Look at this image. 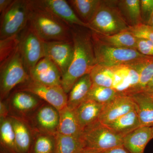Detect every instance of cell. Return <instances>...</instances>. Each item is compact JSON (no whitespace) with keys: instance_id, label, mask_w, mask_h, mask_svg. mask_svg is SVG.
Instances as JSON below:
<instances>
[{"instance_id":"17","label":"cell","mask_w":153,"mask_h":153,"mask_svg":"<svg viewBox=\"0 0 153 153\" xmlns=\"http://www.w3.org/2000/svg\"><path fill=\"white\" fill-rule=\"evenodd\" d=\"M152 139V128L141 126L124 137L123 146L130 153H144Z\"/></svg>"},{"instance_id":"19","label":"cell","mask_w":153,"mask_h":153,"mask_svg":"<svg viewBox=\"0 0 153 153\" xmlns=\"http://www.w3.org/2000/svg\"><path fill=\"white\" fill-rule=\"evenodd\" d=\"M103 106V105L93 100L86 99L74 110L82 131L86 128L98 121Z\"/></svg>"},{"instance_id":"5","label":"cell","mask_w":153,"mask_h":153,"mask_svg":"<svg viewBox=\"0 0 153 153\" xmlns=\"http://www.w3.org/2000/svg\"><path fill=\"white\" fill-rule=\"evenodd\" d=\"M29 1L14 0L1 14L0 40L19 35L27 27L29 20Z\"/></svg>"},{"instance_id":"28","label":"cell","mask_w":153,"mask_h":153,"mask_svg":"<svg viewBox=\"0 0 153 153\" xmlns=\"http://www.w3.org/2000/svg\"><path fill=\"white\" fill-rule=\"evenodd\" d=\"M1 147L10 153H19L16 144L15 131L10 116L0 118Z\"/></svg>"},{"instance_id":"16","label":"cell","mask_w":153,"mask_h":153,"mask_svg":"<svg viewBox=\"0 0 153 153\" xmlns=\"http://www.w3.org/2000/svg\"><path fill=\"white\" fill-rule=\"evenodd\" d=\"M134 110V104L131 97L120 95L104 105L99 121L106 124Z\"/></svg>"},{"instance_id":"6","label":"cell","mask_w":153,"mask_h":153,"mask_svg":"<svg viewBox=\"0 0 153 153\" xmlns=\"http://www.w3.org/2000/svg\"><path fill=\"white\" fill-rule=\"evenodd\" d=\"M124 137L98 121L84 129L80 139L85 149L100 152L123 146Z\"/></svg>"},{"instance_id":"7","label":"cell","mask_w":153,"mask_h":153,"mask_svg":"<svg viewBox=\"0 0 153 153\" xmlns=\"http://www.w3.org/2000/svg\"><path fill=\"white\" fill-rule=\"evenodd\" d=\"M91 36L97 64L108 67L128 65L145 56L136 49L112 47Z\"/></svg>"},{"instance_id":"9","label":"cell","mask_w":153,"mask_h":153,"mask_svg":"<svg viewBox=\"0 0 153 153\" xmlns=\"http://www.w3.org/2000/svg\"><path fill=\"white\" fill-rule=\"evenodd\" d=\"M14 90L33 94L54 106L59 111L67 105L68 95L61 85H44L35 82L30 78L28 81L19 85Z\"/></svg>"},{"instance_id":"23","label":"cell","mask_w":153,"mask_h":153,"mask_svg":"<svg viewBox=\"0 0 153 153\" xmlns=\"http://www.w3.org/2000/svg\"><path fill=\"white\" fill-rule=\"evenodd\" d=\"M91 32L96 38L106 45L117 48L136 49L137 38L128 30L111 36H103Z\"/></svg>"},{"instance_id":"10","label":"cell","mask_w":153,"mask_h":153,"mask_svg":"<svg viewBox=\"0 0 153 153\" xmlns=\"http://www.w3.org/2000/svg\"><path fill=\"white\" fill-rule=\"evenodd\" d=\"M9 116L27 121L39 107L45 102L33 94L14 90L7 99Z\"/></svg>"},{"instance_id":"8","label":"cell","mask_w":153,"mask_h":153,"mask_svg":"<svg viewBox=\"0 0 153 153\" xmlns=\"http://www.w3.org/2000/svg\"><path fill=\"white\" fill-rule=\"evenodd\" d=\"M19 49L29 74L31 69L45 57L44 41L37 36L28 24L21 33Z\"/></svg>"},{"instance_id":"38","label":"cell","mask_w":153,"mask_h":153,"mask_svg":"<svg viewBox=\"0 0 153 153\" xmlns=\"http://www.w3.org/2000/svg\"><path fill=\"white\" fill-rule=\"evenodd\" d=\"M98 153H130L123 146H118L105 150L98 152Z\"/></svg>"},{"instance_id":"35","label":"cell","mask_w":153,"mask_h":153,"mask_svg":"<svg viewBox=\"0 0 153 153\" xmlns=\"http://www.w3.org/2000/svg\"><path fill=\"white\" fill-rule=\"evenodd\" d=\"M140 7L142 23L148 25L153 13V0H140Z\"/></svg>"},{"instance_id":"29","label":"cell","mask_w":153,"mask_h":153,"mask_svg":"<svg viewBox=\"0 0 153 153\" xmlns=\"http://www.w3.org/2000/svg\"><path fill=\"white\" fill-rule=\"evenodd\" d=\"M33 143L30 153H55V135L34 131Z\"/></svg>"},{"instance_id":"18","label":"cell","mask_w":153,"mask_h":153,"mask_svg":"<svg viewBox=\"0 0 153 153\" xmlns=\"http://www.w3.org/2000/svg\"><path fill=\"white\" fill-rule=\"evenodd\" d=\"M141 126L153 127V99L146 91L131 96Z\"/></svg>"},{"instance_id":"32","label":"cell","mask_w":153,"mask_h":153,"mask_svg":"<svg viewBox=\"0 0 153 153\" xmlns=\"http://www.w3.org/2000/svg\"><path fill=\"white\" fill-rule=\"evenodd\" d=\"M119 95L120 94L112 88L104 87L93 84L86 99L91 100L104 105L112 101Z\"/></svg>"},{"instance_id":"40","label":"cell","mask_w":153,"mask_h":153,"mask_svg":"<svg viewBox=\"0 0 153 153\" xmlns=\"http://www.w3.org/2000/svg\"><path fill=\"white\" fill-rule=\"evenodd\" d=\"M153 90V77L152 79H151V81L149 82L148 85L146 86L144 91L146 92H149Z\"/></svg>"},{"instance_id":"36","label":"cell","mask_w":153,"mask_h":153,"mask_svg":"<svg viewBox=\"0 0 153 153\" xmlns=\"http://www.w3.org/2000/svg\"><path fill=\"white\" fill-rule=\"evenodd\" d=\"M136 50L145 56H153V42L137 38Z\"/></svg>"},{"instance_id":"13","label":"cell","mask_w":153,"mask_h":153,"mask_svg":"<svg viewBox=\"0 0 153 153\" xmlns=\"http://www.w3.org/2000/svg\"><path fill=\"white\" fill-rule=\"evenodd\" d=\"M45 57L52 60L62 74L68 70L73 57L74 46L72 41H44Z\"/></svg>"},{"instance_id":"15","label":"cell","mask_w":153,"mask_h":153,"mask_svg":"<svg viewBox=\"0 0 153 153\" xmlns=\"http://www.w3.org/2000/svg\"><path fill=\"white\" fill-rule=\"evenodd\" d=\"M30 78L44 85H61L62 74L57 66L48 58L41 59L29 72Z\"/></svg>"},{"instance_id":"20","label":"cell","mask_w":153,"mask_h":153,"mask_svg":"<svg viewBox=\"0 0 153 153\" xmlns=\"http://www.w3.org/2000/svg\"><path fill=\"white\" fill-rule=\"evenodd\" d=\"M13 126L16 144L19 153H30L33 143L32 128L25 121L10 116Z\"/></svg>"},{"instance_id":"26","label":"cell","mask_w":153,"mask_h":153,"mask_svg":"<svg viewBox=\"0 0 153 153\" xmlns=\"http://www.w3.org/2000/svg\"><path fill=\"white\" fill-rule=\"evenodd\" d=\"M128 65L139 74V85L137 93L144 91L146 86L153 77V56H145Z\"/></svg>"},{"instance_id":"2","label":"cell","mask_w":153,"mask_h":153,"mask_svg":"<svg viewBox=\"0 0 153 153\" xmlns=\"http://www.w3.org/2000/svg\"><path fill=\"white\" fill-rule=\"evenodd\" d=\"M28 1V25L42 41H72L71 26Z\"/></svg>"},{"instance_id":"1","label":"cell","mask_w":153,"mask_h":153,"mask_svg":"<svg viewBox=\"0 0 153 153\" xmlns=\"http://www.w3.org/2000/svg\"><path fill=\"white\" fill-rule=\"evenodd\" d=\"M74 54L71 64L62 77L61 86L67 94L78 79L97 64L91 31L83 27L71 26Z\"/></svg>"},{"instance_id":"27","label":"cell","mask_w":153,"mask_h":153,"mask_svg":"<svg viewBox=\"0 0 153 153\" xmlns=\"http://www.w3.org/2000/svg\"><path fill=\"white\" fill-rule=\"evenodd\" d=\"M68 1L77 16L88 24L95 15L101 0H70Z\"/></svg>"},{"instance_id":"11","label":"cell","mask_w":153,"mask_h":153,"mask_svg":"<svg viewBox=\"0 0 153 153\" xmlns=\"http://www.w3.org/2000/svg\"><path fill=\"white\" fill-rule=\"evenodd\" d=\"M59 121V111L44 102L25 122L34 131L56 135Z\"/></svg>"},{"instance_id":"39","label":"cell","mask_w":153,"mask_h":153,"mask_svg":"<svg viewBox=\"0 0 153 153\" xmlns=\"http://www.w3.org/2000/svg\"><path fill=\"white\" fill-rule=\"evenodd\" d=\"M13 1V0H0V13H2L8 8Z\"/></svg>"},{"instance_id":"21","label":"cell","mask_w":153,"mask_h":153,"mask_svg":"<svg viewBox=\"0 0 153 153\" xmlns=\"http://www.w3.org/2000/svg\"><path fill=\"white\" fill-rule=\"evenodd\" d=\"M59 121L57 133L80 138L82 133L74 110L66 106L59 111Z\"/></svg>"},{"instance_id":"42","label":"cell","mask_w":153,"mask_h":153,"mask_svg":"<svg viewBox=\"0 0 153 153\" xmlns=\"http://www.w3.org/2000/svg\"><path fill=\"white\" fill-rule=\"evenodd\" d=\"M148 25H149V26H151V27H153V13L152 14V16H151L149 21L148 22Z\"/></svg>"},{"instance_id":"34","label":"cell","mask_w":153,"mask_h":153,"mask_svg":"<svg viewBox=\"0 0 153 153\" xmlns=\"http://www.w3.org/2000/svg\"><path fill=\"white\" fill-rule=\"evenodd\" d=\"M128 30L135 38L145 39L153 42V27L141 23L134 27H129Z\"/></svg>"},{"instance_id":"14","label":"cell","mask_w":153,"mask_h":153,"mask_svg":"<svg viewBox=\"0 0 153 153\" xmlns=\"http://www.w3.org/2000/svg\"><path fill=\"white\" fill-rule=\"evenodd\" d=\"M112 68L113 89L120 95L130 96L137 92L140 76L136 70L129 65L114 66Z\"/></svg>"},{"instance_id":"22","label":"cell","mask_w":153,"mask_h":153,"mask_svg":"<svg viewBox=\"0 0 153 153\" xmlns=\"http://www.w3.org/2000/svg\"><path fill=\"white\" fill-rule=\"evenodd\" d=\"M92 84L89 74H85L78 79L68 93L67 106L71 109H76L86 99Z\"/></svg>"},{"instance_id":"33","label":"cell","mask_w":153,"mask_h":153,"mask_svg":"<svg viewBox=\"0 0 153 153\" xmlns=\"http://www.w3.org/2000/svg\"><path fill=\"white\" fill-rule=\"evenodd\" d=\"M21 33L0 40V63H2L16 52L19 47Z\"/></svg>"},{"instance_id":"25","label":"cell","mask_w":153,"mask_h":153,"mask_svg":"<svg viewBox=\"0 0 153 153\" xmlns=\"http://www.w3.org/2000/svg\"><path fill=\"white\" fill-rule=\"evenodd\" d=\"M117 3L120 13L129 27L142 23L140 0H120Z\"/></svg>"},{"instance_id":"44","label":"cell","mask_w":153,"mask_h":153,"mask_svg":"<svg viewBox=\"0 0 153 153\" xmlns=\"http://www.w3.org/2000/svg\"><path fill=\"white\" fill-rule=\"evenodd\" d=\"M152 97V98L153 99V92H147Z\"/></svg>"},{"instance_id":"41","label":"cell","mask_w":153,"mask_h":153,"mask_svg":"<svg viewBox=\"0 0 153 153\" xmlns=\"http://www.w3.org/2000/svg\"><path fill=\"white\" fill-rule=\"evenodd\" d=\"M98 151L93 150L84 148L80 153H98Z\"/></svg>"},{"instance_id":"30","label":"cell","mask_w":153,"mask_h":153,"mask_svg":"<svg viewBox=\"0 0 153 153\" xmlns=\"http://www.w3.org/2000/svg\"><path fill=\"white\" fill-rule=\"evenodd\" d=\"M55 153H80L84 148L81 139L57 133Z\"/></svg>"},{"instance_id":"3","label":"cell","mask_w":153,"mask_h":153,"mask_svg":"<svg viewBox=\"0 0 153 153\" xmlns=\"http://www.w3.org/2000/svg\"><path fill=\"white\" fill-rule=\"evenodd\" d=\"M117 1H102L88 23L91 31L103 36H111L128 30L129 26L120 13Z\"/></svg>"},{"instance_id":"4","label":"cell","mask_w":153,"mask_h":153,"mask_svg":"<svg viewBox=\"0 0 153 153\" xmlns=\"http://www.w3.org/2000/svg\"><path fill=\"white\" fill-rule=\"evenodd\" d=\"M0 73L1 100L7 99L12 91L30 79V75L20 55L19 47L10 57L1 63Z\"/></svg>"},{"instance_id":"46","label":"cell","mask_w":153,"mask_h":153,"mask_svg":"<svg viewBox=\"0 0 153 153\" xmlns=\"http://www.w3.org/2000/svg\"><path fill=\"white\" fill-rule=\"evenodd\" d=\"M149 92H153V90L151 91H149Z\"/></svg>"},{"instance_id":"12","label":"cell","mask_w":153,"mask_h":153,"mask_svg":"<svg viewBox=\"0 0 153 153\" xmlns=\"http://www.w3.org/2000/svg\"><path fill=\"white\" fill-rule=\"evenodd\" d=\"M32 4L54 15L70 26H78L90 30L89 25L82 22L65 0H30Z\"/></svg>"},{"instance_id":"24","label":"cell","mask_w":153,"mask_h":153,"mask_svg":"<svg viewBox=\"0 0 153 153\" xmlns=\"http://www.w3.org/2000/svg\"><path fill=\"white\" fill-rule=\"evenodd\" d=\"M105 125L113 131L123 136L141 126L135 110Z\"/></svg>"},{"instance_id":"43","label":"cell","mask_w":153,"mask_h":153,"mask_svg":"<svg viewBox=\"0 0 153 153\" xmlns=\"http://www.w3.org/2000/svg\"><path fill=\"white\" fill-rule=\"evenodd\" d=\"M0 153H9V152H8L7 151L5 150L4 149H3L1 147V152H0Z\"/></svg>"},{"instance_id":"45","label":"cell","mask_w":153,"mask_h":153,"mask_svg":"<svg viewBox=\"0 0 153 153\" xmlns=\"http://www.w3.org/2000/svg\"><path fill=\"white\" fill-rule=\"evenodd\" d=\"M152 130L153 137V127L152 128Z\"/></svg>"},{"instance_id":"31","label":"cell","mask_w":153,"mask_h":153,"mask_svg":"<svg viewBox=\"0 0 153 153\" xmlns=\"http://www.w3.org/2000/svg\"><path fill=\"white\" fill-rule=\"evenodd\" d=\"M89 74L93 84L112 88L114 77L112 67H106L97 64Z\"/></svg>"},{"instance_id":"37","label":"cell","mask_w":153,"mask_h":153,"mask_svg":"<svg viewBox=\"0 0 153 153\" xmlns=\"http://www.w3.org/2000/svg\"><path fill=\"white\" fill-rule=\"evenodd\" d=\"M9 116L8 105L7 100L0 101V118H6Z\"/></svg>"}]
</instances>
